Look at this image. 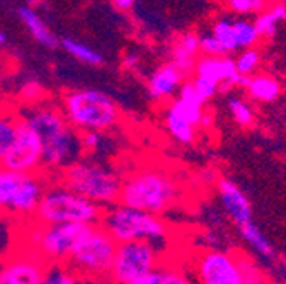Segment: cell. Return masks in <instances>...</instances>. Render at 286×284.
Instances as JSON below:
<instances>
[{"mask_svg":"<svg viewBox=\"0 0 286 284\" xmlns=\"http://www.w3.org/2000/svg\"><path fill=\"white\" fill-rule=\"evenodd\" d=\"M21 116L33 128L43 146V174L56 177L72 162L80 158V135L69 123L60 106L39 102Z\"/></svg>","mask_w":286,"mask_h":284,"instance_id":"1","label":"cell"},{"mask_svg":"<svg viewBox=\"0 0 286 284\" xmlns=\"http://www.w3.org/2000/svg\"><path fill=\"white\" fill-rule=\"evenodd\" d=\"M179 198L180 185L174 177L164 170L142 169L123 179L118 203L160 214L176 206Z\"/></svg>","mask_w":286,"mask_h":284,"instance_id":"2","label":"cell"},{"mask_svg":"<svg viewBox=\"0 0 286 284\" xmlns=\"http://www.w3.org/2000/svg\"><path fill=\"white\" fill-rule=\"evenodd\" d=\"M103 213V206L56 180V184L46 185L33 219L43 225H55V223L96 225L101 223Z\"/></svg>","mask_w":286,"mask_h":284,"instance_id":"3","label":"cell"},{"mask_svg":"<svg viewBox=\"0 0 286 284\" xmlns=\"http://www.w3.org/2000/svg\"><path fill=\"white\" fill-rule=\"evenodd\" d=\"M87 228L89 225L85 223L43 225L31 218L28 221H21L19 240L24 242L26 248L35 250L48 264L67 262L73 247Z\"/></svg>","mask_w":286,"mask_h":284,"instance_id":"4","label":"cell"},{"mask_svg":"<svg viewBox=\"0 0 286 284\" xmlns=\"http://www.w3.org/2000/svg\"><path fill=\"white\" fill-rule=\"evenodd\" d=\"M63 185L78 192L99 206L116 204L123 187V179L112 169L90 160L77 158L56 176Z\"/></svg>","mask_w":286,"mask_h":284,"instance_id":"5","label":"cell"},{"mask_svg":"<svg viewBox=\"0 0 286 284\" xmlns=\"http://www.w3.org/2000/svg\"><path fill=\"white\" fill-rule=\"evenodd\" d=\"M63 114L77 131H106L119 121L116 102L97 89H77L63 94L60 101Z\"/></svg>","mask_w":286,"mask_h":284,"instance_id":"6","label":"cell"},{"mask_svg":"<svg viewBox=\"0 0 286 284\" xmlns=\"http://www.w3.org/2000/svg\"><path fill=\"white\" fill-rule=\"evenodd\" d=\"M118 242L101 223L89 225L72 250L67 264L80 279L109 278Z\"/></svg>","mask_w":286,"mask_h":284,"instance_id":"7","label":"cell"},{"mask_svg":"<svg viewBox=\"0 0 286 284\" xmlns=\"http://www.w3.org/2000/svg\"><path fill=\"white\" fill-rule=\"evenodd\" d=\"M46 185L43 172L22 174L0 165V213L19 221L31 219Z\"/></svg>","mask_w":286,"mask_h":284,"instance_id":"8","label":"cell"},{"mask_svg":"<svg viewBox=\"0 0 286 284\" xmlns=\"http://www.w3.org/2000/svg\"><path fill=\"white\" fill-rule=\"evenodd\" d=\"M101 225L114 237L118 244L131 240H146L157 245L167 237V225L159 218V214L119 203L112 204V208L109 210H104Z\"/></svg>","mask_w":286,"mask_h":284,"instance_id":"9","label":"cell"},{"mask_svg":"<svg viewBox=\"0 0 286 284\" xmlns=\"http://www.w3.org/2000/svg\"><path fill=\"white\" fill-rule=\"evenodd\" d=\"M159 266L155 244L146 240L121 242L116 248L109 279L125 284H142L143 278Z\"/></svg>","mask_w":286,"mask_h":284,"instance_id":"10","label":"cell"},{"mask_svg":"<svg viewBox=\"0 0 286 284\" xmlns=\"http://www.w3.org/2000/svg\"><path fill=\"white\" fill-rule=\"evenodd\" d=\"M0 165L22 174L43 172V146H41L37 135L22 119V116L16 138L2 157Z\"/></svg>","mask_w":286,"mask_h":284,"instance_id":"11","label":"cell"},{"mask_svg":"<svg viewBox=\"0 0 286 284\" xmlns=\"http://www.w3.org/2000/svg\"><path fill=\"white\" fill-rule=\"evenodd\" d=\"M46 271L48 262L43 257L22 247L0 262V284H41Z\"/></svg>","mask_w":286,"mask_h":284,"instance_id":"12","label":"cell"},{"mask_svg":"<svg viewBox=\"0 0 286 284\" xmlns=\"http://www.w3.org/2000/svg\"><path fill=\"white\" fill-rule=\"evenodd\" d=\"M198 279L206 284H244V267L230 253L206 252L198 259Z\"/></svg>","mask_w":286,"mask_h":284,"instance_id":"13","label":"cell"},{"mask_svg":"<svg viewBox=\"0 0 286 284\" xmlns=\"http://www.w3.org/2000/svg\"><path fill=\"white\" fill-rule=\"evenodd\" d=\"M194 71L199 77H206L218 82L220 85L230 84L247 87L250 80L249 75H244L237 70V65L232 58H225V56H205L196 62Z\"/></svg>","mask_w":286,"mask_h":284,"instance_id":"14","label":"cell"},{"mask_svg":"<svg viewBox=\"0 0 286 284\" xmlns=\"http://www.w3.org/2000/svg\"><path fill=\"white\" fill-rule=\"evenodd\" d=\"M218 192H220L221 203H223L227 213L230 214L237 225H242V223L249 221L252 216L250 203L247 199V196L232 180H227V179L220 180L218 182Z\"/></svg>","mask_w":286,"mask_h":284,"instance_id":"15","label":"cell"},{"mask_svg":"<svg viewBox=\"0 0 286 284\" xmlns=\"http://www.w3.org/2000/svg\"><path fill=\"white\" fill-rule=\"evenodd\" d=\"M184 78V73L179 70L174 63H165L159 70L153 71V75L148 80V92L155 99H164L176 92L180 87V82Z\"/></svg>","mask_w":286,"mask_h":284,"instance_id":"16","label":"cell"},{"mask_svg":"<svg viewBox=\"0 0 286 284\" xmlns=\"http://www.w3.org/2000/svg\"><path fill=\"white\" fill-rule=\"evenodd\" d=\"M199 51V37L193 33L182 34V36L178 39V43L172 48V63L179 68L180 71L186 75H189L191 71H194V67H196V58Z\"/></svg>","mask_w":286,"mask_h":284,"instance_id":"17","label":"cell"},{"mask_svg":"<svg viewBox=\"0 0 286 284\" xmlns=\"http://www.w3.org/2000/svg\"><path fill=\"white\" fill-rule=\"evenodd\" d=\"M19 17H21L22 24L26 26V29L31 33V36L35 37L37 43H41L43 46H48V48H53L58 44L56 36L48 28L44 19L35 10V7H29V5L21 7L19 9Z\"/></svg>","mask_w":286,"mask_h":284,"instance_id":"18","label":"cell"},{"mask_svg":"<svg viewBox=\"0 0 286 284\" xmlns=\"http://www.w3.org/2000/svg\"><path fill=\"white\" fill-rule=\"evenodd\" d=\"M249 96L255 101H274L281 92V85L276 78L268 77V75H255L247 84Z\"/></svg>","mask_w":286,"mask_h":284,"instance_id":"19","label":"cell"},{"mask_svg":"<svg viewBox=\"0 0 286 284\" xmlns=\"http://www.w3.org/2000/svg\"><path fill=\"white\" fill-rule=\"evenodd\" d=\"M19 123H21V114L0 109V160L16 138Z\"/></svg>","mask_w":286,"mask_h":284,"instance_id":"20","label":"cell"},{"mask_svg":"<svg viewBox=\"0 0 286 284\" xmlns=\"http://www.w3.org/2000/svg\"><path fill=\"white\" fill-rule=\"evenodd\" d=\"M286 21V3H276L274 7H271L268 12L261 14L255 19L254 26L257 29L259 36H273L276 33L278 22Z\"/></svg>","mask_w":286,"mask_h":284,"instance_id":"21","label":"cell"},{"mask_svg":"<svg viewBox=\"0 0 286 284\" xmlns=\"http://www.w3.org/2000/svg\"><path fill=\"white\" fill-rule=\"evenodd\" d=\"M16 238H19V230H16L14 218L0 213V260L16 250Z\"/></svg>","mask_w":286,"mask_h":284,"instance_id":"22","label":"cell"},{"mask_svg":"<svg viewBox=\"0 0 286 284\" xmlns=\"http://www.w3.org/2000/svg\"><path fill=\"white\" fill-rule=\"evenodd\" d=\"M165 126H167L169 133L172 135V138L178 140L179 143H191L194 140V124L176 114L171 109L165 114Z\"/></svg>","mask_w":286,"mask_h":284,"instance_id":"23","label":"cell"},{"mask_svg":"<svg viewBox=\"0 0 286 284\" xmlns=\"http://www.w3.org/2000/svg\"><path fill=\"white\" fill-rule=\"evenodd\" d=\"M239 228H240V235H242V238L246 242H249L254 250H257L261 255H264V257L273 255L274 253L273 245L269 244L268 238L261 233V230H259L250 219L246 223H242V225H239Z\"/></svg>","mask_w":286,"mask_h":284,"instance_id":"24","label":"cell"},{"mask_svg":"<svg viewBox=\"0 0 286 284\" xmlns=\"http://www.w3.org/2000/svg\"><path fill=\"white\" fill-rule=\"evenodd\" d=\"M62 44L70 56H73L75 60L85 63V65H101L103 63V55L97 53L96 50H92L87 44L80 43V41L67 37V39H63Z\"/></svg>","mask_w":286,"mask_h":284,"instance_id":"25","label":"cell"},{"mask_svg":"<svg viewBox=\"0 0 286 284\" xmlns=\"http://www.w3.org/2000/svg\"><path fill=\"white\" fill-rule=\"evenodd\" d=\"M82 281L78 278L77 272L72 269L67 262H56V264H48L46 278L44 283L50 284H73Z\"/></svg>","mask_w":286,"mask_h":284,"instance_id":"26","label":"cell"},{"mask_svg":"<svg viewBox=\"0 0 286 284\" xmlns=\"http://www.w3.org/2000/svg\"><path fill=\"white\" fill-rule=\"evenodd\" d=\"M187 279L176 269L157 266L150 274L143 278L142 284H186Z\"/></svg>","mask_w":286,"mask_h":284,"instance_id":"27","label":"cell"},{"mask_svg":"<svg viewBox=\"0 0 286 284\" xmlns=\"http://www.w3.org/2000/svg\"><path fill=\"white\" fill-rule=\"evenodd\" d=\"M171 111H174L176 114H179L180 117H184L186 121H189L191 124L198 126L199 121H201V116H203V106L199 104H193V102H187V101H182V99H178L172 102Z\"/></svg>","mask_w":286,"mask_h":284,"instance_id":"28","label":"cell"},{"mask_svg":"<svg viewBox=\"0 0 286 284\" xmlns=\"http://www.w3.org/2000/svg\"><path fill=\"white\" fill-rule=\"evenodd\" d=\"M213 36L218 39V43L225 48V51H233L239 48L235 39V33H233V24L228 21H218L213 28Z\"/></svg>","mask_w":286,"mask_h":284,"instance_id":"29","label":"cell"},{"mask_svg":"<svg viewBox=\"0 0 286 284\" xmlns=\"http://www.w3.org/2000/svg\"><path fill=\"white\" fill-rule=\"evenodd\" d=\"M233 33H235V39L239 48H250L259 37L255 26L247 21L233 22Z\"/></svg>","mask_w":286,"mask_h":284,"instance_id":"30","label":"cell"},{"mask_svg":"<svg viewBox=\"0 0 286 284\" xmlns=\"http://www.w3.org/2000/svg\"><path fill=\"white\" fill-rule=\"evenodd\" d=\"M228 107H230L235 121L240 124V126H249V124L254 121V112H252L250 106L247 104L246 101L237 99V97H232L228 101Z\"/></svg>","mask_w":286,"mask_h":284,"instance_id":"31","label":"cell"},{"mask_svg":"<svg viewBox=\"0 0 286 284\" xmlns=\"http://www.w3.org/2000/svg\"><path fill=\"white\" fill-rule=\"evenodd\" d=\"M259 62H261V55H259V51L246 48V51L235 60V65H237V70H239L240 73L250 75L252 71L257 68Z\"/></svg>","mask_w":286,"mask_h":284,"instance_id":"32","label":"cell"},{"mask_svg":"<svg viewBox=\"0 0 286 284\" xmlns=\"http://www.w3.org/2000/svg\"><path fill=\"white\" fill-rule=\"evenodd\" d=\"M43 96H44V89L37 80H33V78L31 80H26L21 87V97L24 101L31 102V106L39 104L43 101Z\"/></svg>","mask_w":286,"mask_h":284,"instance_id":"33","label":"cell"},{"mask_svg":"<svg viewBox=\"0 0 286 284\" xmlns=\"http://www.w3.org/2000/svg\"><path fill=\"white\" fill-rule=\"evenodd\" d=\"M80 135V146H82V153H92V151L99 150L101 143H103V136H101V131H78Z\"/></svg>","mask_w":286,"mask_h":284,"instance_id":"34","label":"cell"},{"mask_svg":"<svg viewBox=\"0 0 286 284\" xmlns=\"http://www.w3.org/2000/svg\"><path fill=\"white\" fill-rule=\"evenodd\" d=\"M193 84L194 87H196V90H198V94L203 97V101H210L212 97H214V94L218 92V89H220V84L218 82H214V80H210V78H206V77H198L193 80Z\"/></svg>","mask_w":286,"mask_h":284,"instance_id":"35","label":"cell"},{"mask_svg":"<svg viewBox=\"0 0 286 284\" xmlns=\"http://www.w3.org/2000/svg\"><path fill=\"white\" fill-rule=\"evenodd\" d=\"M199 51H203L206 56H223V55H227L225 48L218 43V39L214 36L199 37Z\"/></svg>","mask_w":286,"mask_h":284,"instance_id":"36","label":"cell"},{"mask_svg":"<svg viewBox=\"0 0 286 284\" xmlns=\"http://www.w3.org/2000/svg\"><path fill=\"white\" fill-rule=\"evenodd\" d=\"M179 99L193 102V104H199V106L205 104V101H203V97L198 94V90L193 82H187V84H182L179 87Z\"/></svg>","mask_w":286,"mask_h":284,"instance_id":"37","label":"cell"},{"mask_svg":"<svg viewBox=\"0 0 286 284\" xmlns=\"http://www.w3.org/2000/svg\"><path fill=\"white\" fill-rule=\"evenodd\" d=\"M227 3L232 10H235V12H239V14H246L252 10L250 0H227Z\"/></svg>","mask_w":286,"mask_h":284,"instance_id":"38","label":"cell"},{"mask_svg":"<svg viewBox=\"0 0 286 284\" xmlns=\"http://www.w3.org/2000/svg\"><path fill=\"white\" fill-rule=\"evenodd\" d=\"M138 62H140V56H138L137 53H128L126 56H123L121 65L125 70H133V68H137Z\"/></svg>","mask_w":286,"mask_h":284,"instance_id":"39","label":"cell"},{"mask_svg":"<svg viewBox=\"0 0 286 284\" xmlns=\"http://www.w3.org/2000/svg\"><path fill=\"white\" fill-rule=\"evenodd\" d=\"M137 0H112V5L118 10H130Z\"/></svg>","mask_w":286,"mask_h":284,"instance_id":"40","label":"cell"},{"mask_svg":"<svg viewBox=\"0 0 286 284\" xmlns=\"http://www.w3.org/2000/svg\"><path fill=\"white\" fill-rule=\"evenodd\" d=\"M266 2H268V0H250L252 10H257V12H261V10L266 7Z\"/></svg>","mask_w":286,"mask_h":284,"instance_id":"41","label":"cell"},{"mask_svg":"<svg viewBox=\"0 0 286 284\" xmlns=\"http://www.w3.org/2000/svg\"><path fill=\"white\" fill-rule=\"evenodd\" d=\"M212 124V116L208 112H203L201 116V121H199V126H210Z\"/></svg>","mask_w":286,"mask_h":284,"instance_id":"42","label":"cell"},{"mask_svg":"<svg viewBox=\"0 0 286 284\" xmlns=\"http://www.w3.org/2000/svg\"><path fill=\"white\" fill-rule=\"evenodd\" d=\"M24 2H26V5H29V7H36L41 3V0H24Z\"/></svg>","mask_w":286,"mask_h":284,"instance_id":"43","label":"cell"},{"mask_svg":"<svg viewBox=\"0 0 286 284\" xmlns=\"http://www.w3.org/2000/svg\"><path fill=\"white\" fill-rule=\"evenodd\" d=\"M3 43H5V34H3L2 31H0V46H2Z\"/></svg>","mask_w":286,"mask_h":284,"instance_id":"44","label":"cell"},{"mask_svg":"<svg viewBox=\"0 0 286 284\" xmlns=\"http://www.w3.org/2000/svg\"><path fill=\"white\" fill-rule=\"evenodd\" d=\"M280 2H281V3H286V0H280Z\"/></svg>","mask_w":286,"mask_h":284,"instance_id":"45","label":"cell"}]
</instances>
